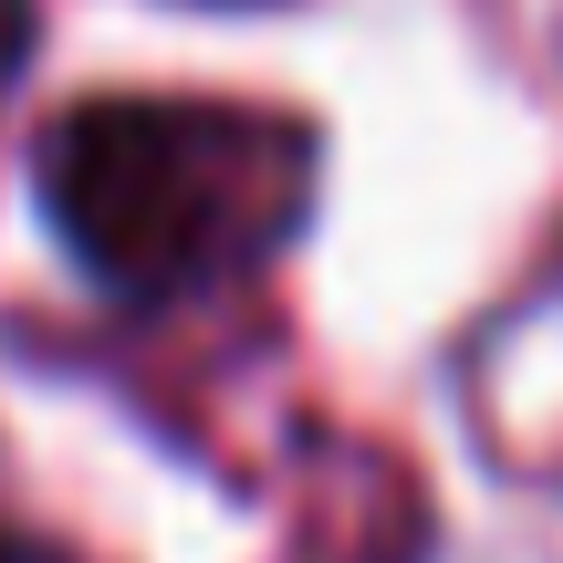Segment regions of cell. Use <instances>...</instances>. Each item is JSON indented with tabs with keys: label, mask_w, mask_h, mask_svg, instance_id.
Here are the masks:
<instances>
[{
	"label": "cell",
	"mask_w": 563,
	"mask_h": 563,
	"mask_svg": "<svg viewBox=\"0 0 563 563\" xmlns=\"http://www.w3.org/2000/svg\"><path fill=\"white\" fill-rule=\"evenodd\" d=\"M42 199H53L63 241L104 282H178L199 262V157H188L178 115L157 104H84L42 136Z\"/></svg>",
	"instance_id": "6da1fadb"
},
{
	"label": "cell",
	"mask_w": 563,
	"mask_h": 563,
	"mask_svg": "<svg viewBox=\"0 0 563 563\" xmlns=\"http://www.w3.org/2000/svg\"><path fill=\"white\" fill-rule=\"evenodd\" d=\"M0 553H11V543H0Z\"/></svg>",
	"instance_id": "7a4b0ae2"
}]
</instances>
